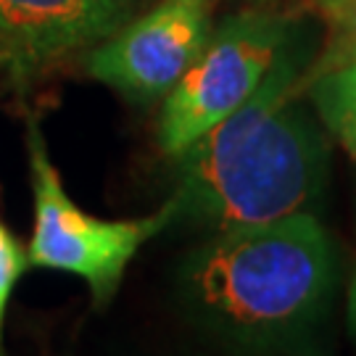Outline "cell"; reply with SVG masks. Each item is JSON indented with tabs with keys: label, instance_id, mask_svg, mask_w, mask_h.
Masks as SVG:
<instances>
[{
	"label": "cell",
	"instance_id": "cell-1",
	"mask_svg": "<svg viewBox=\"0 0 356 356\" xmlns=\"http://www.w3.org/2000/svg\"><path fill=\"white\" fill-rule=\"evenodd\" d=\"M175 291L195 327L245 354H304L327 322L335 251L309 211L214 232L179 261Z\"/></svg>",
	"mask_w": 356,
	"mask_h": 356
},
{
	"label": "cell",
	"instance_id": "cell-2",
	"mask_svg": "<svg viewBox=\"0 0 356 356\" xmlns=\"http://www.w3.org/2000/svg\"><path fill=\"white\" fill-rule=\"evenodd\" d=\"M296 42L251 98L175 156V222L225 232L309 211L327 177V143L301 111Z\"/></svg>",
	"mask_w": 356,
	"mask_h": 356
},
{
	"label": "cell",
	"instance_id": "cell-3",
	"mask_svg": "<svg viewBox=\"0 0 356 356\" xmlns=\"http://www.w3.org/2000/svg\"><path fill=\"white\" fill-rule=\"evenodd\" d=\"M26 153L35 204L26 264L69 272L88 282L95 304H111L129 261L143 248V243L156 238L175 222V209L166 201L156 214L140 219L92 216L69 198L35 119L26 124Z\"/></svg>",
	"mask_w": 356,
	"mask_h": 356
},
{
	"label": "cell",
	"instance_id": "cell-4",
	"mask_svg": "<svg viewBox=\"0 0 356 356\" xmlns=\"http://www.w3.org/2000/svg\"><path fill=\"white\" fill-rule=\"evenodd\" d=\"M293 42L291 22L269 11H241L211 29L201 56L164 95L161 151L175 159L243 106Z\"/></svg>",
	"mask_w": 356,
	"mask_h": 356
},
{
	"label": "cell",
	"instance_id": "cell-5",
	"mask_svg": "<svg viewBox=\"0 0 356 356\" xmlns=\"http://www.w3.org/2000/svg\"><path fill=\"white\" fill-rule=\"evenodd\" d=\"M209 0H161L88 56V72L132 101L164 98L211 38Z\"/></svg>",
	"mask_w": 356,
	"mask_h": 356
},
{
	"label": "cell",
	"instance_id": "cell-6",
	"mask_svg": "<svg viewBox=\"0 0 356 356\" xmlns=\"http://www.w3.org/2000/svg\"><path fill=\"white\" fill-rule=\"evenodd\" d=\"M140 0H0V74L22 85L111 38Z\"/></svg>",
	"mask_w": 356,
	"mask_h": 356
},
{
	"label": "cell",
	"instance_id": "cell-7",
	"mask_svg": "<svg viewBox=\"0 0 356 356\" xmlns=\"http://www.w3.org/2000/svg\"><path fill=\"white\" fill-rule=\"evenodd\" d=\"M306 88L325 127L356 161V58L319 74H306Z\"/></svg>",
	"mask_w": 356,
	"mask_h": 356
},
{
	"label": "cell",
	"instance_id": "cell-8",
	"mask_svg": "<svg viewBox=\"0 0 356 356\" xmlns=\"http://www.w3.org/2000/svg\"><path fill=\"white\" fill-rule=\"evenodd\" d=\"M330 22L327 48L309 74H319L356 58V0H319Z\"/></svg>",
	"mask_w": 356,
	"mask_h": 356
},
{
	"label": "cell",
	"instance_id": "cell-9",
	"mask_svg": "<svg viewBox=\"0 0 356 356\" xmlns=\"http://www.w3.org/2000/svg\"><path fill=\"white\" fill-rule=\"evenodd\" d=\"M26 269V251L13 238V232L0 222V351H3V322L11 293Z\"/></svg>",
	"mask_w": 356,
	"mask_h": 356
},
{
	"label": "cell",
	"instance_id": "cell-10",
	"mask_svg": "<svg viewBox=\"0 0 356 356\" xmlns=\"http://www.w3.org/2000/svg\"><path fill=\"white\" fill-rule=\"evenodd\" d=\"M348 330L356 338V269L354 277H351V285H348Z\"/></svg>",
	"mask_w": 356,
	"mask_h": 356
},
{
	"label": "cell",
	"instance_id": "cell-11",
	"mask_svg": "<svg viewBox=\"0 0 356 356\" xmlns=\"http://www.w3.org/2000/svg\"><path fill=\"white\" fill-rule=\"evenodd\" d=\"M0 356H6V354H3V351H0Z\"/></svg>",
	"mask_w": 356,
	"mask_h": 356
}]
</instances>
